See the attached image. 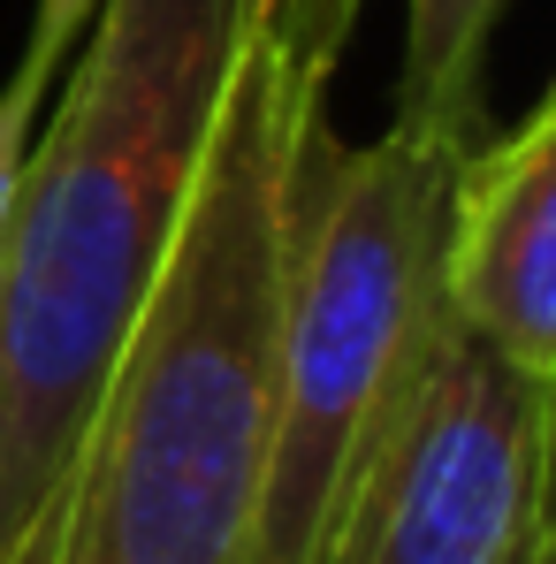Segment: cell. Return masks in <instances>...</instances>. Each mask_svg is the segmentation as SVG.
I'll list each match as a JSON object with an SVG mask.
<instances>
[{"label":"cell","mask_w":556,"mask_h":564,"mask_svg":"<svg viewBox=\"0 0 556 564\" xmlns=\"http://www.w3.org/2000/svg\"><path fill=\"white\" fill-rule=\"evenodd\" d=\"M320 130L328 93L297 85L244 31L168 268L77 443L46 564L252 557L275 420L282 282Z\"/></svg>","instance_id":"1"},{"label":"cell","mask_w":556,"mask_h":564,"mask_svg":"<svg viewBox=\"0 0 556 564\" xmlns=\"http://www.w3.org/2000/svg\"><path fill=\"white\" fill-rule=\"evenodd\" d=\"M244 0H99L0 229V564H46L92 404L168 268Z\"/></svg>","instance_id":"2"},{"label":"cell","mask_w":556,"mask_h":564,"mask_svg":"<svg viewBox=\"0 0 556 564\" xmlns=\"http://www.w3.org/2000/svg\"><path fill=\"white\" fill-rule=\"evenodd\" d=\"M465 145L396 122L367 145L313 138L275 328L268 480L244 564H313L419 351L443 328V252Z\"/></svg>","instance_id":"3"},{"label":"cell","mask_w":556,"mask_h":564,"mask_svg":"<svg viewBox=\"0 0 556 564\" xmlns=\"http://www.w3.org/2000/svg\"><path fill=\"white\" fill-rule=\"evenodd\" d=\"M542 404L443 313L313 564H542Z\"/></svg>","instance_id":"4"},{"label":"cell","mask_w":556,"mask_h":564,"mask_svg":"<svg viewBox=\"0 0 556 564\" xmlns=\"http://www.w3.org/2000/svg\"><path fill=\"white\" fill-rule=\"evenodd\" d=\"M443 305L519 375H556V107L465 153Z\"/></svg>","instance_id":"5"},{"label":"cell","mask_w":556,"mask_h":564,"mask_svg":"<svg viewBox=\"0 0 556 564\" xmlns=\"http://www.w3.org/2000/svg\"><path fill=\"white\" fill-rule=\"evenodd\" d=\"M503 0H404V85L396 122L443 130L465 153L488 130V46Z\"/></svg>","instance_id":"6"},{"label":"cell","mask_w":556,"mask_h":564,"mask_svg":"<svg viewBox=\"0 0 556 564\" xmlns=\"http://www.w3.org/2000/svg\"><path fill=\"white\" fill-rule=\"evenodd\" d=\"M359 15H367V0H244V31L313 93L336 85Z\"/></svg>","instance_id":"7"},{"label":"cell","mask_w":556,"mask_h":564,"mask_svg":"<svg viewBox=\"0 0 556 564\" xmlns=\"http://www.w3.org/2000/svg\"><path fill=\"white\" fill-rule=\"evenodd\" d=\"M69 69V54H46L23 39V62L8 69L0 85V229H8V206H15V184H23V161H31V138H39V115L54 99V77Z\"/></svg>","instance_id":"8"},{"label":"cell","mask_w":556,"mask_h":564,"mask_svg":"<svg viewBox=\"0 0 556 564\" xmlns=\"http://www.w3.org/2000/svg\"><path fill=\"white\" fill-rule=\"evenodd\" d=\"M92 15H99V0H39V8H31V46L77 54V39H85Z\"/></svg>","instance_id":"9"},{"label":"cell","mask_w":556,"mask_h":564,"mask_svg":"<svg viewBox=\"0 0 556 564\" xmlns=\"http://www.w3.org/2000/svg\"><path fill=\"white\" fill-rule=\"evenodd\" d=\"M542 389H549L542 404V564H556V375Z\"/></svg>","instance_id":"10"},{"label":"cell","mask_w":556,"mask_h":564,"mask_svg":"<svg viewBox=\"0 0 556 564\" xmlns=\"http://www.w3.org/2000/svg\"><path fill=\"white\" fill-rule=\"evenodd\" d=\"M534 107H556V77H549V93H542V99H534Z\"/></svg>","instance_id":"11"}]
</instances>
